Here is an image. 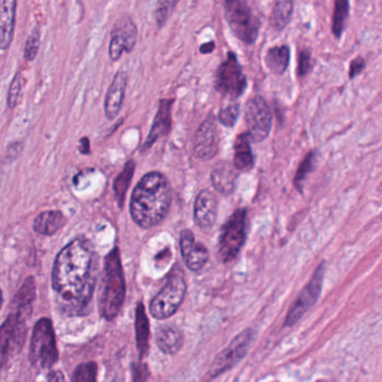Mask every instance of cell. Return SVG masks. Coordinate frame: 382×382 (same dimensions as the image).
<instances>
[{
	"label": "cell",
	"mask_w": 382,
	"mask_h": 382,
	"mask_svg": "<svg viewBox=\"0 0 382 382\" xmlns=\"http://www.w3.org/2000/svg\"><path fill=\"white\" fill-rule=\"evenodd\" d=\"M98 277V261L90 241L68 242L54 261L52 288L55 303L64 314L82 316L89 311Z\"/></svg>",
	"instance_id": "obj_1"
},
{
	"label": "cell",
	"mask_w": 382,
	"mask_h": 382,
	"mask_svg": "<svg viewBox=\"0 0 382 382\" xmlns=\"http://www.w3.org/2000/svg\"><path fill=\"white\" fill-rule=\"evenodd\" d=\"M172 191L168 179L159 172L146 174L135 187L131 198V214L142 229L159 226L168 215Z\"/></svg>",
	"instance_id": "obj_2"
},
{
	"label": "cell",
	"mask_w": 382,
	"mask_h": 382,
	"mask_svg": "<svg viewBox=\"0 0 382 382\" xmlns=\"http://www.w3.org/2000/svg\"><path fill=\"white\" fill-rule=\"evenodd\" d=\"M126 297V281L122 258L118 247H115L105 258L101 287H100L99 311L107 321H114L122 311Z\"/></svg>",
	"instance_id": "obj_3"
},
{
	"label": "cell",
	"mask_w": 382,
	"mask_h": 382,
	"mask_svg": "<svg viewBox=\"0 0 382 382\" xmlns=\"http://www.w3.org/2000/svg\"><path fill=\"white\" fill-rule=\"evenodd\" d=\"M31 367L38 370L50 369L59 360L57 339L53 324L47 317H42L35 324L29 352Z\"/></svg>",
	"instance_id": "obj_4"
},
{
	"label": "cell",
	"mask_w": 382,
	"mask_h": 382,
	"mask_svg": "<svg viewBox=\"0 0 382 382\" xmlns=\"http://www.w3.org/2000/svg\"><path fill=\"white\" fill-rule=\"evenodd\" d=\"M224 16L230 29L239 40L247 44H251L257 40L260 22L248 3L240 0L226 1Z\"/></svg>",
	"instance_id": "obj_5"
},
{
	"label": "cell",
	"mask_w": 382,
	"mask_h": 382,
	"mask_svg": "<svg viewBox=\"0 0 382 382\" xmlns=\"http://www.w3.org/2000/svg\"><path fill=\"white\" fill-rule=\"evenodd\" d=\"M247 210H235L222 226L219 239V256L222 263H228L238 257L246 241Z\"/></svg>",
	"instance_id": "obj_6"
},
{
	"label": "cell",
	"mask_w": 382,
	"mask_h": 382,
	"mask_svg": "<svg viewBox=\"0 0 382 382\" xmlns=\"http://www.w3.org/2000/svg\"><path fill=\"white\" fill-rule=\"evenodd\" d=\"M187 286L183 276H170L164 287L150 302V313L156 320H166L179 311L184 300Z\"/></svg>",
	"instance_id": "obj_7"
},
{
	"label": "cell",
	"mask_w": 382,
	"mask_h": 382,
	"mask_svg": "<svg viewBox=\"0 0 382 382\" xmlns=\"http://www.w3.org/2000/svg\"><path fill=\"white\" fill-rule=\"evenodd\" d=\"M255 339V331L246 329L240 332L237 337L229 343V346L223 351L216 355L213 360L212 365L207 372V380H212L216 376L226 374L230 369L238 365L241 360L246 357L250 346Z\"/></svg>",
	"instance_id": "obj_8"
},
{
	"label": "cell",
	"mask_w": 382,
	"mask_h": 382,
	"mask_svg": "<svg viewBox=\"0 0 382 382\" xmlns=\"http://www.w3.org/2000/svg\"><path fill=\"white\" fill-rule=\"evenodd\" d=\"M324 275H325V263L323 261L315 269L314 274L311 275L309 283L306 284L305 287L300 291L294 304L291 306L284 322L285 328H293L295 324H297L303 318L304 315L317 303L322 293Z\"/></svg>",
	"instance_id": "obj_9"
},
{
	"label": "cell",
	"mask_w": 382,
	"mask_h": 382,
	"mask_svg": "<svg viewBox=\"0 0 382 382\" xmlns=\"http://www.w3.org/2000/svg\"><path fill=\"white\" fill-rule=\"evenodd\" d=\"M29 316L12 311L7 316L0 329V352H1V365H6L16 352L23 348L26 340L27 326L26 322Z\"/></svg>",
	"instance_id": "obj_10"
},
{
	"label": "cell",
	"mask_w": 382,
	"mask_h": 382,
	"mask_svg": "<svg viewBox=\"0 0 382 382\" xmlns=\"http://www.w3.org/2000/svg\"><path fill=\"white\" fill-rule=\"evenodd\" d=\"M246 87V75L242 72L238 59L235 53L230 52L215 74V89L223 96L237 99L244 94Z\"/></svg>",
	"instance_id": "obj_11"
},
{
	"label": "cell",
	"mask_w": 382,
	"mask_h": 382,
	"mask_svg": "<svg viewBox=\"0 0 382 382\" xmlns=\"http://www.w3.org/2000/svg\"><path fill=\"white\" fill-rule=\"evenodd\" d=\"M246 122L252 142H260L268 137L272 129V116L270 108L263 96H254L247 102Z\"/></svg>",
	"instance_id": "obj_12"
},
{
	"label": "cell",
	"mask_w": 382,
	"mask_h": 382,
	"mask_svg": "<svg viewBox=\"0 0 382 382\" xmlns=\"http://www.w3.org/2000/svg\"><path fill=\"white\" fill-rule=\"evenodd\" d=\"M220 146V137L214 117H207L198 128L194 139L193 149L198 159L202 161H210L218 153Z\"/></svg>",
	"instance_id": "obj_13"
},
{
	"label": "cell",
	"mask_w": 382,
	"mask_h": 382,
	"mask_svg": "<svg viewBox=\"0 0 382 382\" xmlns=\"http://www.w3.org/2000/svg\"><path fill=\"white\" fill-rule=\"evenodd\" d=\"M137 29L129 17L120 18L115 24L111 33L109 57L111 60H119L124 52L131 53L136 45Z\"/></svg>",
	"instance_id": "obj_14"
},
{
	"label": "cell",
	"mask_w": 382,
	"mask_h": 382,
	"mask_svg": "<svg viewBox=\"0 0 382 382\" xmlns=\"http://www.w3.org/2000/svg\"><path fill=\"white\" fill-rule=\"evenodd\" d=\"M179 247L183 260L190 270L200 272L207 265L209 250L201 242H196L191 230L184 229L179 233Z\"/></svg>",
	"instance_id": "obj_15"
},
{
	"label": "cell",
	"mask_w": 382,
	"mask_h": 382,
	"mask_svg": "<svg viewBox=\"0 0 382 382\" xmlns=\"http://www.w3.org/2000/svg\"><path fill=\"white\" fill-rule=\"evenodd\" d=\"M218 215V200L211 191L202 190L194 203V221L202 230H209L214 226Z\"/></svg>",
	"instance_id": "obj_16"
},
{
	"label": "cell",
	"mask_w": 382,
	"mask_h": 382,
	"mask_svg": "<svg viewBox=\"0 0 382 382\" xmlns=\"http://www.w3.org/2000/svg\"><path fill=\"white\" fill-rule=\"evenodd\" d=\"M126 88H127V73L125 71L118 72L115 75L105 96V112L108 119L114 120L119 115L124 99H125Z\"/></svg>",
	"instance_id": "obj_17"
},
{
	"label": "cell",
	"mask_w": 382,
	"mask_h": 382,
	"mask_svg": "<svg viewBox=\"0 0 382 382\" xmlns=\"http://www.w3.org/2000/svg\"><path fill=\"white\" fill-rule=\"evenodd\" d=\"M173 103L174 100H161L159 111L156 114L147 139L145 140L142 149H147L152 145L155 144L156 140L168 135L170 128H172V105Z\"/></svg>",
	"instance_id": "obj_18"
},
{
	"label": "cell",
	"mask_w": 382,
	"mask_h": 382,
	"mask_svg": "<svg viewBox=\"0 0 382 382\" xmlns=\"http://www.w3.org/2000/svg\"><path fill=\"white\" fill-rule=\"evenodd\" d=\"M237 179L238 170L227 161H221L215 165L211 174L213 186L223 196H230L235 191Z\"/></svg>",
	"instance_id": "obj_19"
},
{
	"label": "cell",
	"mask_w": 382,
	"mask_h": 382,
	"mask_svg": "<svg viewBox=\"0 0 382 382\" xmlns=\"http://www.w3.org/2000/svg\"><path fill=\"white\" fill-rule=\"evenodd\" d=\"M156 344L161 352L168 355L177 353L184 343V335L175 325L161 326L156 332Z\"/></svg>",
	"instance_id": "obj_20"
},
{
	"label": "cell",
	"mask_w": 382,
	"mask_h": 382,
	"mask_svg": "<svg viewBox=\"0 0 382 382\" xmlns=\"http://www.w3.org/2000/svg\"><path fill=\"white\" fill-rule=\"evenodd\" d=\"M15 0H3L0 9V46L6 50L12 44L14 36L15 18H16Z\"/></svg>",
	"instance_id": "obj_21"
},
{
	"label": "cell",
	"mask_w": 382,
	"mask_h": 382,
	"mask_svg": "<svg viewBox=\"0 0 382 382\" xmlns=\"http://www.w3.org/2000/svg\"><path fill=\"white\" fill-rule=\"evenodd\" d=\"M135 331H136V344L140 359L146 357L149 351V321L142 302L137 304L135 311Z\"/></svg>",
	"instance_id": "obj_22"
},
{
	"label": "cell",
	"mask_w": 382,
	"mask_h": 382,
	"mask_svg": "<svg viewBox=\"0 0 382 382\" xmlns=\"http://www.w3.org/2000/svg\"><path fill=\"white\" fill-rule=\"evenodd\" d=\"M66 218L61 211H45L37 215L34 220L35 233L43 235H53L64 227Z\"/></svg>",
	"instance_id": "obj_23"
},
{
	"label": "cell",
	"mask_w": 382,
	"mask_h": 382,
	"mask_svg": "<svg viewBox=\"0 0 382 382\" xmlns=\"http://www.w3.org/2000/svg\"><path fill=\"white\" fill-rule=\"evenodd\" d=\"M249 138L248 133H241L235 139L233 165L240 172H249L255 164L251 147H250Z\"/></svg>",
	"instance_id": "obj_24"
},
{
	"label": "cell",
	"mask_w": 382,
	"mask_h": 382,
	"mask_svg": "<svg viewBox=\"0 0 382 382\" xmlns=\"http://www.w3.org/2000/svg\"><path fill=\"white\" fill-rule=\"evenodd\" d=\"M36 298V284L34 277L26 278L17 294L13 300V311H22L31 315L33 302Z\"/></svg>",
	"instance_id": "obj_25"
},
{
	"label": "cell",
	"mask_w": 382,
	"mask_h": 382,
	"mask_svg": "<svg viewBox=\"0 0 382 382\" xmlns=\"http://www.w3.org/2000/svg\"><path fill=\"white\" fill-rule=\"evenodd\" d=\"M289 63V47L286 45L272 47L266 54V64L269 70L275 74L286 71Z\"/></svg>",
	"instance_id": "obj_26"
},
{
	"label": "cell",
	"mask_w": 382,
	"mask_h": 382,
	"mask_svg": "<svg viewBox=\"0 0 382 382\" xmlns=\"http://www.w3.org/2000/svg\"><path fill=\"white\" fill-rule=\"evenodd\" d=\"M135 168H136V164L133 161H128L124 170H122V173L115 179V196H116V201L120 209L124 207L126 193H127L128 187L131 185V179H133Z\"/></svg>",
	"instance_id": "obj_27"
},
{
	"label": "cell",
	"mask_w": 382,
	"mask_h": 382,
	"mask_svg": "<svg viewBox=\"0 0 382 382\" xmlns=\"http://www.w3.org/2000/svg\"><path fill=\"white\" fill-rule=\"evenodd\" d=\"M293 7L294 3L292 1H277L272 8V25L277 31H281L288 24L289 20L292 17Z\"/></svg>",
	"instance_id": "obj_28"
},
{
	"label": "cell",
	"mask_w": 382,
	"mask_h": 382,
	"mask_svg": "<svg viewBox=\"0 0 382 382\" xmlns=\"http://www.w3.org/2000/svg\"><path fill=\"white\" fill-rule=\"evenodd\" d=\"M348 9L350 5L346 0H340L335 3V13H333V24H332V31L337 37L342 35L346 22L348 20Z\"/></svg>",
	"instance_id": "obj_29"
},
{
	"label": "cell",
	"mask_w": 382,
	"mask_h": 382,
	"mask_svg": "<svg viewBox=\"0 0 382 382\" xmlns=\"http://www.w3.org/2000/svg\"><path fill=\"white\" fill-rule=\"evenodd\" d=\"M96 378L98 365L91 361L78 365L72 374V382H96Z\"/></svg>",
	"instance_id": "obj_30"
},
{
	"label": "cell",
	"mask_w": 382,
	"mask_h": 382,
	"mask_svg": "<svg viewBox=\"0 0 382 382\" xmlns=\"http://www.w3.org/2000/svg\"><path fill=\"white\" fill-rule=\"evenodd\" d=\"M41 44V34L40 29H35L31 31V34L29 35V38L26 41L25 48H24V57L26 61L31 62L35 60L38 50H40Z\"/></svg>",
	"instance_id": "obj_31"
},
{
	"label": "cell",
	"mask_w": 382,
	"mask_h": 382,
	"mask_svg": "<svg viewBox=\"0 0 382 382\" xmlns=\"http://www.w3.org/2000/svg\"><path fill=\"white\" fill-rule=\"evenodd\" d=\"M314 163L315 153H313V152H311L309 155L306 156L305 159L300 163L297 173L295 176V186L297 187L298 190H300L302 183L305 181L306 176L309 175L313 168H314Z\"/></svg>",
	"instance_id": "obj_32"
},
{
	"label": "cell",
	"mask_w": 382,
	"mask_h": 382,
	"mask_svg": "<svg viewBox=\"0 0 382 382\" xmlns=\"http://www.w3.org/2000/svg\"><path fill=\"white\" fill-rule=\"evenodd\" d=\"M240 108L238 103H231L227 107L222 108L219 112V122H221L222 125L226 127H233L235 122L238 119Z\"/></svg>",
	"instance_id": "obj_33"
},
{
	"label": "cell",
	"mask_w": 382,
	"mask_h": 382,
	"mask_svg": "<svg viewBox=\"0 0 382 382\" xmlns=\"http://www.w3.org/2000/svg\"><path fill=\"white\" fill-rule=\"evenodd\" d=\"M23 77L20 73L15 75L12 83L9 85L8 96H7V105L10 109H14L17 105L18 100H20V92L23 88Z\"/></svg>",
	"instance_id": "obj_34"
},
{
	"label": "cell",
	"mask_w": 382,
	"mask_h": 382,
	"mask_svg": "<svg viewBox=\"0 0 382 382\" xmlns=\"http://www.w3.org/2000/svg\"><path fill=\"white\" fill-rule=\"evenodd\" d=\"M176 5H177L176 1H161L159 3L156 7L155 18L159 27L164 26Z\"/></svg>",
	"instance_id": "obj_35"
},
{
	"label": "cell",
	"mask_w": 382,
	"mask_h": 382,
	"mask_svg": "<svg viewBox=\"0 0 382 382\" xmlns=\"http://www.w3.org/2000/svg\"><path fill=\"white\" fill-rule=\"evenodd\" d=\"M131 376H133V382H147L150 376L148 365L142 361L133 362L131 365Z\"/></svg>",
	"instance_id": "obj_36"
},
{
	"label": "cell",
	"mask_w": 382,
	"mask_h": 382,
	"mask_svg": "<svg viewBox=\"0 0 382 382\" xmlns=\"http://www.w3.org/2000/svg\"><path fill=\"white\" fill-rule=\"evenodd\" d=\"M311 68V54L307 51H302L298 57V74L305 75Z\"/></svg>",
	"instance_id": "obj_37"
},
{
	"label": "cell",
	"mask_w": 382,
	"mask_h": 382,
	"mask_svg": "<svg viewBox=\"0 0 382 382\" xmlns=\"http://www.w3.org/2000/svg\"><path fill=\"white\" fill-rule=\"evenodd\" d=\"M365 60H362L361 57H358L355 60L352 61L351 66H350V78L357 77L358 74L365 68Z\"/></svg>",
	"instance_id": "obj_38"
},
{
	"label": "cell",
	"mask_w": 382,
	"mask_h": 382,
	"mask_svg": "<svg viewBox=\"0 0 382 382\" xmlns=\"http://www.w3.org/2000/svg\"><path fill=\"white\" fill-rule=\"evenodd\" d=\"M22 147H23V145L20 142H15V144L8 146L6 150L7 161H14L20 155Z\"/></svg>",
	"instance_id": "obj_39"
},
{
	"label": "cell",
	"mask_w": 382,
	"mask_h": 382,
	"mask_svg": "<svg viewBox=\"0 0 382 382\" xmlns=\"http://www.w3.org/2000/svg\"><path fill=\"white\" fill-rule=\"evenodd\" d=\"M47 382H66V376L60 370L50 371L47 374Z\"/></svg>",
	"instance_id": "obj_40"
},
{
	"label": "cell",
	"mask_w": 382,
	"mask_h": 382,
	"mask_svg": "<svg viewBox=\"0 0 382 382\" xmlns=\"http://www.w3.org/2000/svg\"><path fill=\"white\" fill-rule=\"evenodd\" d=\"M214 47V43H205V44H203V45L201 46V48H200V52L203 54H209L211 53V52H213Z\"/></svg>",
	"instance_id": "obj_41"
},
{
	"label": "cell",
	"mask_w": 382,
	"mask_h": 382,
	"mask_svg": "<svg viewBox=\"0 0 382 382\" xmlns=\"http://www.w3.org/2000/svg\"><path fill=\"white\" fill-rule=\"evenodd\" d=\"M81 142H82L83 144L81 145L80 150H81L83 154H89V150H90V147H89V139L87 138V137H85V138L81 139Z\"/></svg>",
	"instance_id": "obj_42"
}]
</instances>
